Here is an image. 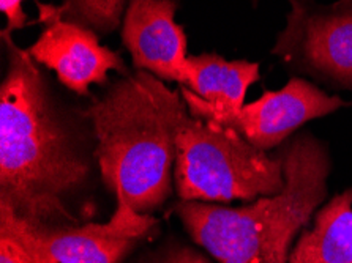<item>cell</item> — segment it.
Instances as JSON below:
<instances>
[{"instance_id":"7a4b0ae2","label":"cell","mask_w":352,"mask_h":263,"mask_svg":"<svg viewBox=\"0 0 352 263\" xmlns=\"http://www.w3.org/2000/svg\"><path fill=\"white\" fill-rule=\"evenodd\" d=\"M81 112L106 187L136 213L160 210L173 192L175 137L188 112L182 93L135 69Z\"/></svg>"},{"instance_id":"4fadbf2b","label":"cell","mask_w":352,"mask_h":263,"mask_svg":"<svg viewBox=\"0 0 352 263\" xmlns=\"http://www.w3.org/2000/svg\"><path fill=\"white\" fill-rule=\"evenodd\" d=\"M0 263H35V260L12 233L0 230Z\"/></svg>"},{"instance_id":"9a60e30c","label":"cell","mask_w":352,"mask_h":263,"mask_svg":"<svg viewBox=\"0 0 352 263\" xmlns=\"http://www.w3.org/2000/svg\"><path fill=\"white\" fill-rule=\"evenodd\" d=\"M158 263H212L204 254L191 248H174L163 255Z\"/></svg>"},{"instance_id":"ba28073f","label":"cell","mask_w":352,"mask_h":263,"mask_svg":"<svg viewBox=\"0 0 352 263\" xmlns=\"http://www.w3.org/2000/svg\"><path fill=\"white\" fill-rule=\"evenodd\" d=\"M348 106V101L327 95L310 80L291 78L283 89L265 90L253 103L245 104L225 125L236 128L254 147L269 152L305 123Z\"/></svg>"},{"instance_id":"52a82bcc","label":"cell","mask_w":352,"mask_h":263,"mask_svg":"<svg viewBox=\"0 0 352 263\" xmlns=\"http://www.w3.org/2000/svg\"><path fill=\"white\" fill-rule=\"evenodd\" d=\"M38 19L43 30L28 51L70 92L90 96L92 85L109 82L111 71L122 76L131 73L119 52L101 45L97 32L62 18L57 5L38 2Z\"/></svg>"},{"instance_id":"9c48e42d","label":"cell","mask_w":352,"mask_h":263,"mask_svg":"<svg viewBox=\"0 0 352 263\" xmlns=\"http://www.w3.org/2000/svg\"><path fill=\"white\" fill-rule=\"evenodd\" d=\"M177 8L179 0H130L120 38L138 71L184 85L188 40L175 21Z\"/></svg>"},{"instance_id":"5b68a950","label":"cell","mask_w":352,"mask_h":263,"mask_svg":"<svg viewBox=\"0 0 352 263\" xmlns=\"http://www.w3.org/2000/svg\"><path fill=\"white\" fill-rule=\"evenodd\" d=\"M157 219L140 214L117 201L113 218L104 224H35L0 207V230L12 233L35 263H122Z\"/></svg>"},{"instance_id":"6da1fadb","label":"cell","mask_w":352,"mask_h":263,"mask_svg":"<svg viewBox=\"0 0 352 263\" xmlns=\"http://www.w3.org/2000/svg\"><path fill=\"white\" fill-rule=\"evenodd\" d=\"M7 71L0 85V207L35 224H78L67 198L87 183L94 155L28 49L2 30Z\"/></svg>"},{"instance_id":"7c38bea8","label":"cell","mask_w":352,"mask_h":263,"mask_svg":"<svg viewBox=\"0 0 352 263\" xmlns=\"http://www.w3.org/2000/svg\"><path fill=\"white\" fill-rule=\"evenodd\" d=\"M128 3L130 0H62L57 7L62 18L106 36L120 29Z\"/></svg>"},{"instance_id":"5bb4252c","label":"cell","mask_w":352,"mask_h":263,"mask_svg":"<svg viewBox=\"0 0 352 263\" xmlns=\"http://www.w3.org/2000/svg\"><path fill=\"white\" fill-rule=\"evenodd\" d=\"M25 0H0V10L7 16V27L5 32L13 34L14 30L24 29L28 25L29 16L25 14L23 5Z\"/></svg>"},{"instance_id":"8fae6325","label":"cell","mask_w":352,"mask_h":263,"mask_svg":"<svg viewBox=\"0 0 352 263\" xmlns=\"http://www.w3.org/2000/svg\"><path fill=\"white\" fill-rule=\"evenodd\" d=\"M289 263H352V187L335 196L297 240Z\"/></svg>"},{"instance_id":"277c9868","label":"cell","mask_w":352,"mask_h":263,"mask_svg":"<svg viewBox=\"0 0 352 263\" xmlns=\"http://www.w3.org/2000/svg\"><path fill=\"white\" fill-rule=\"evenodd\" d=\"M175 147L174 183L180 201H258L285 187L280 155L270 157L225 123L188 111L180 120Z\"/></svg>"},{"instance_id":"8992f818","label":"cell","mask_w":352,"mask_h":263,"mask_svg":"<svg viewBox=\"0 0 352 263\" xmlns=\"http://www.w3.org/2000/svg\"><path fill=\"white\" fill-rule=\"evenodd\" d=\"M291 7L272 52L292 71L352 90V0H291Z\"/></svg>"},{"instance_id":"30bf717a","label":"cell","mask_w":352,"mask_h":263,"mask_svg":"<svg viewBox=\"0 0 352 263\" xmlns=\"http://www.w3.org/2000/svg\"><path fill=\"white\" fill-rule=\"evenodd\" d=\"M259 79V63L204 52L186 58L180 93L191 115L228 123L242 111L248 89Z\"/></svg>"},{"instance_id":"3957f363","label":"cell","mask_w":352,"mask_h":263,"mask_svg":"<svg viewBox=\"0 0 352 263\" xmlns=\"http://www.w3.org/2000/svg\"><path fill=\"white\" fill-rule=\"evenodd\" d=\"M280 157L285 187L245 207L182 201L175 213L217 263H289L291 243L327 196L330 159L311 134L291 139Z\"/></svg>"},{"instance_id":"2e32d148","label":"cell","mask_w":352,"mask_h":263,"mask_svg":"<svg viewBox=\"0 0 352 263\" xmlns=\"http://www.w3.org/2000/svg\"><path fill=\"white\" fill-rule=\"evenodd\" d=\"M253 3L256 5V3H258V0H253Z\"/></svg>"}]
</instances>
